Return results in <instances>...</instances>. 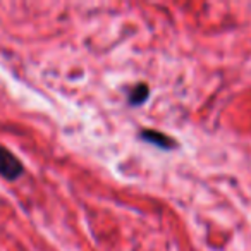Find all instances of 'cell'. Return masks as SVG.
I'll use <instances>...</instances> for the list:
<instances>
[{"label": "cell", "mask_w": 251, "mask_h": 251, "mask_svg": "<svg viewBox=\"0 0 251 251\" xmlns=\"http://www.w3.org/2000/svg\"><path fill=\"white\" fill-rule=\"evenodd\" d=\"M25 171L26 169L21 158L4 145H0V177H4L5 181H18L25 174Z\"/></svg>", "instance_id": "6da1fadb"}, {"label": "cell", "mask_w": 251, "mask_h": 251, "mask_svg": "<svg viewBox=\"0 0 251 251\" xmlns=\"http://www.w3.org/2000/svg\"><path fill=\"white\" fill-rule=\"evenodd\" d=\"M140 140L145 141V143L153 145V147L160 148V150H165V151L176 150V148L179 147L177 141H176L172 136H169V134L162 133V131H157V129H148V127L140 131Z\"/></svg>", "instance_id": "7a4b0ae2"}, {"label": "cell", "mask_w": 251, "mask_h": 251, "mask_svg": "<svg viewBox=\"0 0 251 251\" xmlns=\"http://www.w3.org/2000/svg\"><path fill=\"white\" fill-rule=\"evenodd\" d=\"M148 98H150V86L145 83H136L127 90V103L133 107L143 105Z\"/></svg>", "instance_id": "3957f363"}]
</instances>
